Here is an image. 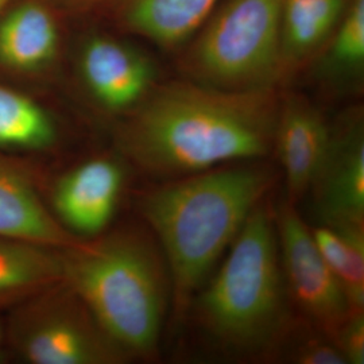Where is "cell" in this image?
<instances>
[{
	"label": "cell",
	"mask_w": 364,
	"mask_h": 364,
	"mask_svg": "<svg viewBox=\"0 0 364 364\" xmlns=\"http://www.w3.org/2000/svg\"><path fill=\"white\" fill-rule=\"evenodd\" d=\"M277 88L225 91L191 80L156 84L117 131L123 156L146 174L177 180L274 149Z\"/></svg>",
	"instance_id": "cell-1"
},
{
	"label": "cell",
	"mask_w": 364,
	"mask_h": 364,
	"mask_svg": "<svg viewBox=\"0 0 364 364\" xmlns=\"http://www.w3.org/2000/svg\"><path fill=\"white\" fill-rule=\"evenodd\" d=\"M252 162L170 180L141 198V213L162 248L177 318L273 188V170Z\"/></svg>",
	"instance_id": "cell-2"
},
{
	"label": "cell",
	"mask_w": 364,
	"mask_h": 364,
	"mask_svg": "<svg viewBox=\"0 0 364 364\" xmlns=\"http://www.w3.org/2000/svg\"><path fill=\"white\" fill-rule=\"evenodd\" d=\"M169 281L164 255L139 230L105 232L64 248V282L129 359L156 351Z\"/></svg>",
	"instance_id": "cell-3"
},
{
	"label": "cell",
	"mask_w": 364,
	"mask_h": 364,
	"mask_svg": "<svg viewBox=\"0 0 364 364\" xmlns=\"http://www.w3.org/2000/svg\"><path fill=\"white\" fill-rule=\"evenodd\" d=\"M191 308L219 347L237 355L272 350L289 332L285 281L273 212L263 203L235 237L219 273Z\"/></svg>",
	"instance_id": "cell-4"
},
{
	"label": "cell",
	"mask_w": 364,
	"mask_h": 364,
	"mask_svg": "<svg viewBox=\"0 0 364 364\" xmlns=\"http://www.w3.org/2000/svg\"><path fill=\"white\" fill-rule=\"evenodd\" d=\"M284 0H223L180 49L185 77L225 91L281 84Z\"/></svg>",
	"instance_id": "cell-5"
},
{
	"label": "cell",
	"mask_w": 364,
	"mask_h": 364,
	"mask_svg": "<svg viewBox=\"0 0 364 364\" xmlns=\"http://www.w3.org/2000/svg\"><path fill=\"white\" fill-rule=\"evenodd\" d=\"M4 328L9 348L27 363L120 364L130 360L65 282L11 306Z\"/></svg>",
	"instance_id": "cell-6"
},
{
	"label": "cell",
	"mask_w": 364,
	"mask_h": 364,
	"mask_svg": "<svg viewBox=\"0 0 364 364\" xmlns=\"http://www.w3.org/2000/svg\"><path fill=\"white\" fill-rule=\"evenodd\" d=\"M285 287L302 313L333 338L353 311L336 275L320 254L296 204L282 201L274 215Z\"/></svg>",
	"instance_id": "cell-7"
},
{
	"label": "cell",
	"mask_w": 364,
	"mask_h": 364,
	"mask_svg": "<svg viewBox=\"0 0 364 364\" xmlns=\"http://www.w3.org/2000/svg\"><path fill=\"white\" fill-rule=\"evenodd\" d=\"M320 224L364 225V120L359 108L331 124L308 193Z\"/></svg>",
	"instance_id": "cell-8"
},
{
	"label": "cell",
	"mask_w": 364,
	"mask_h": 364,
	"mask_svg": "<svg viewBox=\"0 0 364 364\" xmlns=\"http://www.w3.org/2000/svg\"><path fill=\"white\" fill-rule=\"evenodd\" d=\"M77 69L92 100L114 115L130 114L156 85L154 61L138 46L107 34L82 42Z\"/></svg>",
	"instance_id": "cell-9"
},
{
	"label": "cell",
	"mask_w": 364,
	"mask_h": 364,
	"mask_svg": "<svg viewBox=\"0 0 364 364\" xmlns=\"http://www.w3.org/2000/svg\"><path fill=\"white\" fill-rule=\"evenodd\" d=\"M123 186L124 171L117 159L96 156L68 170L55 181L48 205L69 234L92 239L109 227Z\"/></svg>",
	"instance_id": "cell-10"
},
{
	"label": "cell",
	"mask_w": 364,
	"mask_h": 364,
	"mask_svg": "<svg viewBox=\"0 0 364 364\" xmlns=\"http://www.w3.org/2000/svg\"><path fill=\"white\" fill-rule=\"evenodd\" d=\"M331 124L301 95H281L274 149L287 180V200L297 204L308 193L329 139Z\"/></svg>",
	"instance_id": "cell-11"
},
{
	"label": "cell",
	"mask_w": 364,
	"mask_h": 364,
	"mask_svg": "<svg viewBox=\"0 0 364 364\" xmlns=\"http://www.w3.org/2000/svg\"><path fill=\"white\" fill-rule=\"evenodd\" d=\"M61 50V27L48 0H15L0 14V69L34 76L49 70Z\"/></svg>",
	"instance_id": "cell-12"
},
{
	"label": "cell",
	"mask_w": 364,
	"mask_h": 364,
	"mask_svg": "<svg viewBox=\"0 0 364 364\" xmlns=\"http://www.w3.org/2000/svg\"><path fill=\"white\" fill-rule=\"evenodd\" d=\"M0 236L68 248L80 240L57 221L34 178L13 156L0 153Z\"/></svg>",
	"instance_id": "cell-13"
},
{
	"label": "cell",
	"mask_w": 364,
	"mask_h": 364,
	"mask_svg": "<svg viewBox=\"0 0 364 364\" xmlns=\"http://www.w3.org/2000/svg\"><path fill=\"white\" fill-rule=\"evenodd\" d=\"M223 0H120L119 25L169 50H180Z\"/></svg>",
	"instance_id": "cell-14"
},
{
	"label": "cell",
	"mask_w": 364,
	"mask_h": 364,
	"mask_svg": "<svg viewBox=\"0 0 364 364\" xmlns=\"http://www.w3.org/2000/svg\"><path fill=\"white\" fill-rule=\"evenodd\" d=\"M347 4L348 0H284L279 30L281 84L321 52Z\"/></svg>",
	"instance_id": "cell-15"
},
{
	"label": "cell",
	"mask_w": 364,
	"mask_h": 364,
	"mask_svg": "<svg viewBox=\"0 0 364 364\" xmlns=\"http://www.w3.org/2000/svg\"><path fill=\"white\" fill-rule=\"evenodd\" d=\"M64 282V248L0 236V309Z\"/></svg>",
	"instance_id": "cell-16"
},
{
	"label": "cell",
	"mask_w": 364,
	"mask_h": 364,
	"mask_svg": "<svg viewBox=\"0 0 364 364\" xmlns=\"http://www.w3.org/2000/svg\"><path fill=\"white\" fill-rule=\"evenodd\" d=\"M312 63L314 77L324 88H359L364 72V0H348L336 30Z\"/></svg>",
	"instance_id": "cell-17"
},
{
	"label": "cell",
	"mask_w": 364,
	"mask_h": 364,
	"mask_svg": "<svg viewBox=\"0 0 364 364\" xmlns=\"http://www.w3.org/2000/svg\"><path fill=\"white\" fill-rule=\"evenodd\" d=\"M55 119L26 93L0 84V153H45L58 144Z\"/></svg>",
	"instance_id": "cell-18"
},
{
	"label": "cell",
	"mask_w": 364,
	"mask_h": 364,
	"mask_svg": "<svg viewBox=\"0 0 364 364\" xmlns=\"http://www.w3.org/2000/svg\"><path fill=\"white\" fill-rule=\"evenodd\" d=\"M311 230L352 309L364 311V225L320 224Z\"/></svg>",
	"instance_id": "cell-19"
},
{
	"label": "cell",
	"mask_w": 364,
	"mask_h": 364,
	"mask_svg": "<svg viewBox=\"0 0 364 364\" xmlns=\"http://www.w3.org/2000/svg\"><path fill=\"white\" fill-rule=\"evenodd\" d=\"M350 364L364 363V312L352 311L332 338Z\"/></svg>",
	"instance_id": "cell-20"
},
{
	"label": "cell",
	"mask_w": 364,
	"mask_h": 364,
	"mask_svg": "<svg viewBox=\"0 0 364 364\" xmlns=\"http://www.w3.org/2000/svg\"><path fill=\"white\" fill-rule=\"evenodd\" d=\"M294 363L346 364V359L332 338H311L301 341L291 353Z\"/></svg>",
	"instance_id": "cell-21"
},
{
	"label": "cell",
	"mask_w": 364,
	"mask_h": 364,
	"mask_svg": "<svg viewBox=\"0 0 364 364\" xmlns=\"http://www.w3.org/2000/svg\"><path fill=\"white\" fill-rule=\"evenodd\" d=\"M54 7L61 6V7H72V9H77V7H85L93 3H97L100 0H48Z\"/></svg>",
	"instance_id": "cell-22"
},
{
	"label": "cell",
	"mask_w": 364,
	"mask_h": 364,
	"mask_svg": "<svg viewBox=\"0 0 364 364\" xmlns=\"http://www.w3.org/2000/svg\"><path fill=\"white\" fill-rule=\"evenodd\" d=\"M7 338H6V328L4 320L0 317V363H3L7 358Z\"/></svg>",
	"instance_id": "cell-23"
},
{
	"label": "cell",
	"mask_w": 364,
	"mask_h": 364,
	"mask_svg": "<svg viewBox=\"0 0 364 364\" xmlns=\"http://www.w3.org/2000/svg\"><path fill=\"white\" fill-rule=\"evenodd\" d=\"M15 0H0V14L3 13Z\"/></svg>",
	"instance_id": "cell-24"
}]
</instances>
